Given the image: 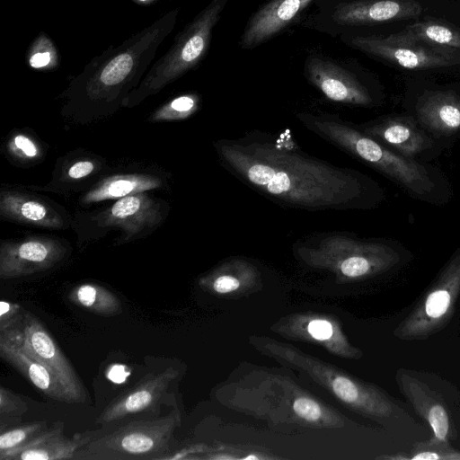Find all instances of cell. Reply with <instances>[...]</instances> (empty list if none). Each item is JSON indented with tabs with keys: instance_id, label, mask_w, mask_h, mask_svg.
Segmentation results:
<instances>
[{
	"instance_id": "6da1fadb",
	"label": "cell",
	"mask_w": 460,
	"mask_h": 460,
	"mask_svg": "<svg viewBox=\"0 0 460 460\" xmlns=\"http://www.w3.org/2000/svg\"><path fill=\"white\" fill-rule=\"evenodd\" d=\"M226 165L263 194L307 209L349 208L363 186L354 172L333 167L272 143L226 142Z\"/></svg>"
},
{
	"instance_id": "7a4b0ae2",
	"label": "cell",
	"mask_w": 460,
	"mask_h": 460,
	"mask_svg": "<svg viewBox=\"0 0 460 460\" xmlns=\"http://www.w3.org/2000/svg\"><path fill=\"white\" fill-rule=\"evenodd\" d=\"M178 15L179 9H172L119 46L93 58L74 80V91L92 101H112L126 93L151 64Z\"/></svg>"
},
{
	"instance_id": "3957f363",
	"label": "cell",
	"mask_w": 460,
	"mask_h": 460,
	"mask_svg": "<svg viewBox=\"0 0 460 460\" xmlns=\"http://www.w3.org/2000/svg\"><path fill=\"white\" fill-rule=\"evenodd\" d=\"M305 125L343 150L367 163L418 196L434 189L428 171L420 164L395 153L363 131L328 115H299Z\"/></svg>"
},
{
	"instance_id": "277c9868",
	"label": "cell",
	"mask_w": 460,
	"mask_h": 460,
	"mask_svg": "<svg viewBox=\"0 0 460 460\" xmlns=\"http://www.w3.org/2000/svg\"><path fill=\"white\" fill-rule=\"evenodd\" d=\"M229 1L210 0L176 34L170 49L153 65L134 93L137 99L158 93L200 64L208 53L212 31Z\"/></svg>"
},
{
	"instance_id": "5b68a950",
	"label": "cell",
	"mask_w": 460,
	"mask_h": 460,
	"mask_svg": "<svg viewBox=\"0 0 460 460\" xmlns=\"http://www.w3.org/2000/svg\"><path fill=\"white\" fill-rule=\"evenodd\" d=\"M177 424L174 411L160 418L128 422L109 433L95 435L76 452L74 460L163 459Z\"/></svg>"
},
{
	"instance_id": "8992f818",
	"label": "cell",
	"mask_w": 460,
	"mask_h": 460,
	"mask_svg": "<svg viewBox=\"0 0 460 460\" xmlns=\"http://www.w3.org/2000/svg\"><path fill=\"white\" fill-rule=\"evenodd\" d=\"M348 44L406 69H430L460 63V50L430 45L412 38L405 31L385 37L356 36Z\"/></svg>"
},
{
	"instance_id": "52a82bcc",
	"label": "cell",
	"mask_w": 460,
	"mask_h": 460,
	"mask_svg": "<svg viewBox=\"0 0 460 460\" xmlns=\"http://www.w3.org/2000/svg\"><path fill=\"white\" fill-rule=\"evenodd\" d=\"M22 331L23 340L19 345L22 350L50 371L72 403L85 402L88 394L73 365L42 323L31 312L24 313Z\"/></svg>"
},
{
	"instance_id": "ba28073f",
	"label": "cell",
	"mask_w": 460,
	"mask_h": 460,
	"mask_svg": "<svg viewBox=\"0 0 460 460\" xmlns=\"http://www.w3.org/2000/svg\"><path fill=\"white\" fill-rule=\"evenodd\" d=\"M177 372L172 367L152 372L111 400L95 422L110 425L154 409L165 396Z\"/></svg>"
},
{
	"instance_id": "9c48e42d",
	"label": "cell",
	"mask_w": 460,
	"mask_h": 460,
	"mask_svg": "<svg viewBox=\"0 0 460 460\" xmlns=\"http://www.w3.org/2000/svg\"><path fill=\"white\" fill-rule=\"evenodd\" d=\"M312 254L323 260L337 261L340 271L350 278L363 276L392 258L384 244L357 241L344 235L327 236Z\"/></svg>"
},
{
	"instance_id": "30bf717a",
	"label": "cell",
	"mask_w": 460,
	"mask_h": 460,
	"mask_svg": "<svg viewBox=\"0 0 460 460\" xmlns=\"http://www.w3.org/2000/svg\"><path fill=\"white\" fill-rule=\"evenodd\" d=\"M66 253L56 240L31 239L19 243H3L0 248V278L10 279L50 269Z\"/></svg>"
},
{
	"instance_id": "8fae6325",
	"label": "cell",
	"mask_w": 460,
	"mask_h": 460,
	"mask_svg": "<svg viewBox=\"0 0 460 460\" xmlns=\"http://www.w3.org/2000/svg\"><path fill=\"white\" fill-rule=\"evenodd\" d=\"M305 73L310 83L332 102L359 106L372 102L367 89L358 78L331 60L309 57L305 64Z\"/></svg>"
},
{
	"instance_id": "7c38bea8",
	"label": "cell",
	"mask_w": 460,
	"mask_h": 460,
	"mask_svg": "<svg viewBox=\"0 0 460 460\" xmlns=\"http://www.w3.org/2000/svg\"><path fill=\"white\" fill-rule=\"evenodd\" d=\"M313 0H270L247 21L240 40L243 49H251L282 31Z\"/></svg>"
},
{
	"instance_id": "4fadbf2b",
	"label": "cell",
	"mask_w": 460,
	"mask_h": 460,
	"mask_svg": "<svg viewBox=\"0 0 460 460\" xmlns=\"http://www.w3.org/2000/svg\"><path fill=\"white\" fill-rule=\"evenodd\" d=\"M64 429L65 424L58 421L31 441L0 456V460H74L76 452L96 435L84 432L69 438Z\"/></svg>"
},
{
	"instance_id": "5bb4252c",
	"label": "cell",
	"mask_w": 460,
	"mask_h": 460,
	"mask_svg": "<svg viewBox=\"0 0 460 460\" xmlns=\"http://www.w3.org/2000/svg\"><path fill=\"white\" fill-rule=\"evenodd\" d=\"M421 12L418 0H361L338 4L332 18L341 25H361L411 19Z\"/></svg>"
},
{
	"instance_id": "9a60e30c",
	"label": "cell",
	"mask_w": 460,
	"mask_h": 460,
	"mask_svg": "<svg viewBox=\"0 0 460 460\" xmlns=\"http://www.w3.org/2000/svg\"><path fill=\"white\" fill-rule=\"evenodd\" d=\"M364 132L407 158L418 155L431 146L430 138L411 118L384 119L366 127Z\"/></svg>"
},
{
	"instance_id": "2e32d148",
	"label": "cell",
	"mask_w": 460,
	"mask_h": 460,
	"mask_svg": "<svg viewBox=\"0 0 460 460\" xmlns=\"http://www.w3.org/2000/svg\"><path fill=\"white\" fill-rule=\"evenodd\" d=\"M419 122L439 135H452L460 130V96L452 91H430L418 101Z\"/></svg>"
},
{
	"instance_id": "e0dca14e",
	"label": "cell",
	"mask_w": 460,
	"mask_h": 460,
	"mask_svg": "<svg viewBox=\"0 0 460 460\" xmlns=\"http://www.w3.org/2000/svg\"><path fill=\"white\" fill-rule=\"evenodd\" d=\"M160 220L158 204L143 192L119 199L102 217L104 225L119 226L128 236L157 225Z\"/></svg>"
},
{
	"instance_id": "ac0fdd59",
	"label": "cell",
	"mask_w": 460,
	"mask_h": 460,
	"mask_svg": "<svg viewBox=\"0 0 460 460\" xmlns=\"http://www.w3.org/2000/svg\"><path fill=\"white\" fill-rule=\"evenodd\" d=\"M0 357L46 396L58 402L72 403L50 371L24 352L19 345L0 341Z\"/></svg>"
},
{
	"instance_id": "d6986e66",
	"label": "cell",
	"mask_w": 460,
	"mask_h": 460,
	"mask_svg": "<svg viewBox=\"0 0 460 460\" xmlns=\"http://www.w3.org/2000/svg\"><path fill=\"white\" fill-rule=\"evenodd\" d=\"M1 216L24 224L59 228L60 216L46 204L15 192L3 191L0 196Z\"/></svg>"
},
{
	"instance_id": "ffe728a7",
	"label": "cell",
	"mask_w": 460,
	"mask_h": 460,
	"mask_svg": "<svg viewBox=\"0 0 460 460\" xmlns=\"http://www.w3.org/2000/svg\"><path fill=\"white\" fill-rule=\"evenodd\" d=\"M162 181L154 175L123 174L115 175L102 181L84 198L85 203L105 199H121L159 188Z\"/></svg>"
},
{
	"instance_id": "44dd1931",
	"label": "cell",
	"mask_w": 460,
	"mask_h": 460,
	"mask_svg": "<svg viewBox=\"0 0 460 460\" xmlns=\"http://www.w3.org/2000/svg\"><path fill=\"white\" fill-rule=\"evenodd\" d=\"M74 305L102 316H116L122 313L120 299L110 289L96 283H84L68 294Z\"/></svg>"
},
{
	"instance_id": "7402d4cb",
	"label": "cell",
	"mask_w": 460,
	"mask_h": 460,
	"mask_svg": "<svg viewBox=\"0 0 460 460\" xmlns=\"http://www.w3.org/2000/svg\"><path fill=\"white\" fill-rule=\"evenodd\" d=\"M412 38L430 45L460 50V31L439 22L424 21L407 25L405 30Z\"/></svg>"
},
{
	"instance_id": "603a6c76",
	"label": "cell",
	"mask_w": 460,
	"mask_h": 460,
	"mask_svg": "<svg viewBox=\"0 0 460 460\" xmlns=\"http://www.w3.org/2000/svg\"><path fill=\"white\" fill-rule=\"evenodd\" d=\"M26 61L33 68L50 70L59 65L60 56L53 40L40 31L27 49Z\"/></svg>"
},
{
	"instance_id": "cb8c5ba5",
	"label": "cell",
	"mask_w": 460,
	"mask_h": 460,
	"mask_svg": "<svg viewBox=\"0 0 460 460\" xmlns=\"http://www.w3.org/2000/svg\"><path fill=\"white\" fill-rule=\"evenodd\" d=\"M46 421H32L7 430H1L0 456L31 441L46 429Z\"/></svg>"
},
{
	"instance_id": "d4e9b609",
	"label": "cell",
	"mask_w": 460,
	"mask_h": 460,
	"mask_svg": "<svg viewBox=\"0 0 460 460\" xmlns=\"http://www.w3.org/2000/svg\"><path fill=\"white\" fill-rule=\"evenodd\" d=\"M199 96L196 93L179 95L166 102L154 116V120L182 119L192 115L199 108Z\"/></svg>"
},
{
	"instance_id": "484cf974",
	"label": "cell",
	"mask_w": 460,
	"mask_h": 460,
	"mask_svg": "<svg viewBox=\"0 0 460 460\" xmlns=\"http://www.w3.org/2000/svg\"><path fill=\"white\" fill-rule=\"evenodd\" d=\"M28 411L27 403L8 388L0 386V416L19 417Z\"/></svg>"
},
{
	"instance_id": "4316f807",
	"label": "cell",
	"mask_w": 460,
	"mask_h": 460,
	"mask_svg": "<svg viewBox=\"0 0 460 460\" xmlns=\"http://www.w3.org/2000/svg\"><path fill=\"white\" fill-rule=\"evenodd\" d=\"M451 295L447 288H440L433 290L427 297L425 313L430 318H439L447 311Z\"/></svg>"
},
{
	"instance_id": "83f0119b",
	"label": "cell",
	"mask_w": 460,
	"mask_h": 460,
	"mask_svg": "<svg viewBox=\"0 0 460 460\" xmlns=\"http://www.w3.org/2000/svg\"><path fill=\"white\" fill-rule=\"evenodd\" d=\"M25 311L20 305L6 300L0 301V333L14 329L23 323Z\"/></svg>"
},
{
	"instance_id": "f1b7e54d",
	"label": "cell",
	"mask_w": 460,
	"mask_h": 460,
	"mask_svg": "<svg viewBox=\"0 0 460 460\" xmlns=\"http://www.w3.org/2000/svg\"><path fill=\"white\" fill-rule=\"evenodd\" d=\"M428 418L436 438L438 440H445L449 426L445 409L440 405L433 406L429 412Z\"/></svg>"
},
{
	"instance_id": "f546056e",
	"label": "cell",
	"mask_w": 460,
	"mask_h": 460,
	"mask_svg": "<svg viewBox=\"0 0 460 460\" xmlns=\"http://www.w3.org/2000/svg\"><path fill=\"white\" fill-rule=\"evenodd\" d=\"M293 409L298 416L310 421L318 420L322 414V411L318 403L305 397H300L295 400Z\"/></svg>"
},
{
	"instance_id": "4dcf8cb0",
	"label": "cell",
	"mask_w": 460,
	"mask_h": 460,
	"mask_svg": "<svg viewBox=\"0 0 460 460\" xmlns=\"http://www.w3.org/2000/svg\"><path fill=\"white\" fill-rule=\"evenodd\" d=\"M332 388L336 395L344 402H352L358 400V388L344 376H337L332 382Z\"/></svg>"
},
{
	"instance_id": "1f68e13d",
	"label": "cell",
	"mask_w": 460,
	"mask_h": 460,
	"mask_svg": "<svg viewBox=\"0 0 460 460\" xmlns=\"http://www.w3.org/2000/svg\"><path fill=\"white\" fill-rule=\"evenodd\" d=\"M13 149L24 156L31 158L38 155V148L35 144L23 135H17L11 144Z\"/></svg>"
},
{
	"instance_id": "d6a6232c",
	"label": "cell",
	"mask_w": 460,
	"mask_h": 460,
	"mask_svg": "<svg viewBox=\"0 0 460 460\" xmlns=\"http://www.w3.org/2000/svg\"><path fill=\"white\" fill-rule=\"evenodd\" d=\"M309 333L316 340H326L332 335V326L325 320H314L307 327Z\"/></svg>"
},
{
	"instance_id": "836d02e7",
	"label": "cell",
	"mask_w": 460,
	"mask_h": 460,
	"mask_svg": "<svg viewBox=\"0 0 460 460\" xmlns=\"http://www.w3.org/2000/svg\"><path fill=\"white\" fill-rule=\"evenodd\" d=\"M240 286V281L231 275H221L217 277L213 283V288L218 293H228L237 289Z\"/></svg>"
},
{
	"instance_id": "e575fe53",
	"label": "cell",
	"mask_w": 460,
	"mask_h": 460,
	"mask_svg": "<svg viewBox=\"0 0 460 460\" xmlns=\"http://www.w3.org/2000/svg\"><path fill=\"white\" fill-rule=\"evenodd\" d=\"M94 169L91 161H79L74 164L68 170V176L72 179H80L89 175Z\"/></svg>"
},
{
	"instance_id": "d590c367",
	"label": "cell",
	"mask_w": 460,
	"mask_h": 460,
	"mask_svg": "<svg viewBox=\"0 0 460 460\" xmlns=\"http://www.w3.org/2000/svg\"><path fill=\"white\" fill-rule=\"evenodd\" d=\"M130 1L135 3L137 5H140V6H147V5H151L155 3H156L159 0H130Z\"/></svg>"
}]
</instances>
